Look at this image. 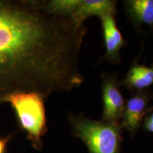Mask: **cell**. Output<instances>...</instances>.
Returning a JSON list of instances; mask_svg holds the SVG:
<instances>
[{"label":"cell","mask_w":153,"mask_h":153,"mask_svg":"<svg viewBox=\"0 0 153 153\" xmlns=\"http://www.w3.org/2000/svg\"><path fill=\"white\" fill-rule=\"evenodd\" d=\"M82 0H51L42 1L44 9L49 14L60 17H70Z\"/></svg>","instance_id":"10"},{"label":"cell","mask_w":153,"mask_h":153,"mask_svg":"<svg viewBox=\"0 0 153 153\" xmlns=\"http://www.w3.org/2000/svg\"><path fill=\"white\" fill-rule=\"evenodd\" d=\"M74 135L85 142L89 153H119L121 126L89 119L83 115L70 113Z\"/></svg>","instance_id":"2"},{"label":"cell","mask_w":153,"mask_h":153,"mask_svg":"<svg viewBox=\"0 0 153 153\" xmlns=\"http://www.w3.org/2000/svg\"><path fill=\"white\" fill-rule=\"evenodd\" d=\"M5 102L11 104L21 127L28 134L36 148L42 145L41 137L46 131L45 99L35 92H17L9 95Z\"/></svg>","instance_id":"3"},{"label":"cell","mask_w":153,"mask_h":153,"mask_svg":"<svg viewBox=\"0 0 153 153\" xmlns=\"http://www.w3.org/2000/svg\"><path fill=\"white\" fill-rule=\"evenodd\" d=\"M102 121L109 123H118L123 115L124 98L118 88L115 76L104 74L102 76Z\"/></svg>","instance_id":"4"},{"label":"cell","mask_w":153,"mask_h":153,"mask_svg":"<svg viewBox=\"0 0 153 153\" xmlns=\"http://www.w3.org/2000/svg\"><path fill=\"white\" fill-rule=\"evenodd\" d=\"M87 30L48 13L42 1H0V105L17 92L46 99L84 81L78 55Z\"/></svg>","instance_id":"1"},{"label":"cell","mask_w":153,"mask_h":153,"mask_svg":"<svg viewBox=\"0 0 153 153\" xmlns=\"http://www.w3.org/2000/svg\"><path fill=\"white\" fill-rule=\"evenodd\" d=\"M116 1L112 0H82L77 9L70 18L77 27H82L83 23L89 17H99L116 14Z\"/></svg>","instance_id":"7"},{"label":"cell","mask_w":153,"mask_h":153,"mask_svg":"<svg viewBox=\"0 0 153 153\" xmlns=\"http://www.w3.org/2000/svg\"><path fill=\"white\" fill-rule=\"evenodd\" d=\"M11 136L5 138H1L0 137V153H4L6 150V147H7V143L10 140Z\"/></svg>","instance_id":"12"},{"label":"cell","mask_w":153,"mask_h":153,"mask_svg":"<svg viewBox=\"0 0 153 153\" xmlns=\"http://www.w3.org/2000/svg\"><path fill=\"white\" fill-rule=\"evenodd\" d=\"M144 126L147 131L153 133V113L145 118Z\"/></svg>","instance_id":"11"},{"label":"cell","mask_w":153,"mask_h":153,"mask_svg":"<svg viewBox=\"0 0 153 153\" xmlns=\"http://www.w3.org/2000/svg\"><path fill=\"white\" fill-rule=\"evenodd\" d=\"M122 84L131 91H142L153 85V66L133 65L128 71Z\"/></svg>","instance_id":"8"},{"label":"cell","mask_w":153,"mask_h":153,"mask_svg":"<svg viewBox=\"0 0 153 153\" xmlns=\"http://www.w3.org/2000/svg\"><path fill=\"white\" fill-rule=\"evenodd\" d=\"M150 97L143 91H137L126 101L122 115V126L134 133L140 125L143 118L150 111Z\"/></svg>","instance_id":"6"},{"label":"cell","mask_w":153,"mask_h":153,"mask_svg":"<svg viewBox=\"0 0 153 153\" xmlns=\"http://www.w3.org/2000/svg\"><path fill=\"white\" fill-rule=\"evenodd\" d=\"M100 19L106 48L104 59L113 63L120 62V51L126 45V41L117 27L114 15H106L100 17Z\"/></svg>","instance_id":"5"},{"label":"cell","mask_w":153,"mask_h":153,"mask_svg":"<svg viewBox=\"0 0 153 153\" xmlns=\"http://www.w3.org/2000/svg\"><path fill=\"white\" fill-rule=\"evenodd\" d=\"M125 5L128 14L134 23L153 26V0H128Z\"/></svg>","instance_id":"9"}]
</instances>
